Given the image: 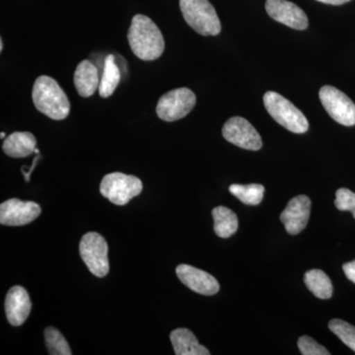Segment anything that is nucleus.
Wrapping results in <instances>:
<instances>
[{"label":"nucleus","instance_id":"nucleus-1","mask_svg":"<svg viewBox=\"0 0 355 355\" xmlns=\"http://www.w3.org/2000/svg\"><path fill=\"white\" fill-rule=\"evenodd\" d=\"M128 44L139 60L151 62L157 60L165 50L162 33L150 18L137 14L132 18L128 33Z\"/></svg>","mask_w":355,"mask_h":355},{"label":"nucleus","instance_id":"nucleus-2","mask_svg":"<svg viewBox=\"0 0 355 355\" xmlns=\"http://www.w3.org/2000/svg\"><path fill=\"white\" fill-rule=\"evenodd\" d=\"M32 98L36 109L51 120L62 121L69 116V97L51 77L42 76L36 79L33 86Z\"/></svg>","mask_w":355,"mask_h":355},{"label":"nucleus","instance_id":"nucleus-3","mask_svg":"<svg viewBox=\"0 0 355 355\" xmlns=\"http://www.w3.org/2000/svg\"><path fill=\"white\" fill-rule=\"evenodd\" d=\"M184 19L202 36H216L221 32V23L209 0H180Z\"/></svg>","mask_w":355,"mask_h":355},{"label":"nucleus","instance_id":"nucleus-4","mask_svg":"<svg viewBox=\"0 0 355 355\" xmlns=\"http://www.w3.org/2000/svg\"><path fill=\"white\" fill-rule=\"evenodd\" d=\"M263 103L268 114L282 127L294 133H304L309 128L302 112L279 93L268 91L263 96Z\"/></svg>","mask_w":355,"mask_h":355},{"label":"nucleus","instance_id":"nucleus-5","mask_svg":"<svg viewBox=\"0 0 355 355\" xmlns=\"http://www.w3.org/2000/svg\"><path fill=\"white\" fill-rule=\"evenodd\" d=\"M144 186L139 178L116 172L103 178L100 191L103 197L116 205H127L130 200L140 195Z\"/></svg>","mask_w":355,"mask_h":355},{"label":"nucleus","instance_id":"nucleus-6","mask_svg":"<svg viewBox=\"0 0 355 355\" xmlns=\"http://www.w3.org/2000/svg\"><path fill=\"white\" fill-rule=\"evenodd\" d=\"M197 97L191 89L183 87L169 91L159 99L156 113L168 123L181 120L195 108Z\"/></svg>","mask_w":355,"mask_h":355},{"label":"nucleus","instance_id":"nucleus-7","mask_svg":"<svg viewBox=\"0 0 355 355\" xmlns=\"http://www.w3.org/2000/svg\"><path fill=\"white\" fill-rule=\"evenodd\" d=\"M81 259L88 270L97 277H104L110 270L108 244L99 233L89 232L79 245Z\"/></svg>","mask_w":355,"mask_h":355},{"label":"nucleus","instance_id":"nucleus-8","mask_svg":"<svg viewBox=\"0 0 355 355\" xmlns=\"http://www.w3.org/2000/svg\"><path fill=\"white\" fill-rule=\"evenodd\" d=\"M320 100L327 113L345 127L355 125V105L345 93L333 86H324L320 89Z\"/></svg>","mask_w":355,"mask_h":355},{"label":"nucleus","instance_id":"nucleus-9","mask_svg":"<svg viewBox=\"0 0 355 355\" xmlns=\"http://www.w3.org/2000/svg\"><path fill=\"white\" fill-rule=\"evenodd\" d=\"M224 139L247 150H260L263 146L261 135L256 128L241 116H233L226 121L222 128Z\"/></svg>","mask_w":355,"mask_h":355},{"label":"nucleus","instance_id":"nucleus-10","mask_svg":"<svg viewBox=\"0 0 355 355\" xmlns=\"http://www.w3.org/2000/svg\"><path fill=\"white\" fill-rule=\"evenodd\" d=\"M42 209L38 203L11 198L0 205V223L6 226H23L36 220Z\"/></svg>","mask_w":355,"mask_h":355},{"label":"nucleus","instance_id":"nucleus-11","mask_svg":"<svg viewBox=\"0 0 355 355\" xmlns=\"http://www.w3.org/2000/svg\"><path fill=\"white\" fill-rule=\"evenodd\" d=\"M266 10L273 20L295 30H305L308 18L304 11L286 0H266Z\"/></svg>","mask_w":355,"mask_h":355},{"label":"nucleus","instance_id":"nucleus-12","mask_svg":"<svg viewBox=\"0 0 355 355\" xmlns=\"http://www.w3.org/2000/svg\"><path fill=\"white\" fill-rule=\"evenodd\" d=\"M177 277L191 289L202 295H214L220 289L216 277L200 268L189 265H180L176 268Z\"/></svg>","mask_w":355,"mask_h":355},{"label":"nucleus","instance_id":"nucleus-13","mask_svg":"<svg viewBox=\"0 0 355 355\" xmlns=\"http://www.w3.org/2000/svg\"><path fill=\"white\" fill-rule=\"evenodd\" d=\"M311 200L306 196H297L287 203L286 209L280 214L287 233L297 235L304 230L309 221Z\"/></svg>","mask_w":355,"mask_h":355},{"label":"nucleus","instance_id":"nucleus-14","mask_svg":"<svg viewBox=\"0 0 355 355\" xmlns=\"http://www.w3.org/2000/svg\"><path fill=\"white\" fill-rule=\"evenodd\" d=\"M32 303L29 294L24 287L13 286L7 293L6 298V312L9 324L19 327L29 317Z\"/></svg>","mask_w":355,"mask_h":355},{"label":"nucleus","instance_id":"nucleus-15","mask_svg":"<svg viewBox=\"0 0 355 355\" xmlns=\"http://www.w3.org/2000/svg\"><path fill=\"white\" fill-rule=\"evenodd\" d=\"M37 139L33 133L16 132L4 139L2 150L10 157L24 158L35 153Z\"/></svg>","mask_w":355,"mask_h":355},{"label":"nucleus","instance_id":"nucleus-16","mask_svg":"<svg viewBox=\"0 0 355 355\" xmlns=\"http://www.w3.org/2000/svg\"><path fill=\"white\" fill-rule=\"evenodd\" d=\"M99 84L97 67L90 60H83L77 65L74 72V85L81 97H91L99 87Z\"/></svg>","mask_w":355,"mask_h":355},{"label":"nucleus","instance_id":"nucleus-17","mask_svg":"<svg viewBox=\"0 0 355 355\" xmlns=\"http://www.w3.org/2000/svg\"><path fill=\"white\" fill-rule=\"evenodd\" d=\"M175 354L177 355H209L207 347L198 343L193 331L188 329H177L170 335Z\"/></svg>","mask_w":355,"mask_h":355},{"label":"nucleus","instance_id":"nucleus-18","mask_svg":"<svg viewBox=\"0 0 355 355\" xmlns=\"http://www.w3.org/2000/svg\"><path fill=\"white\" fill-rule=\"evenodd\" d=\"M212 217L214 220V231L218 237L226 239L237 232L239 221L232 210L225 207H217L212 210Z\"/></svg>","mask_w":355,"mask_h":355},{"label":"nucleus","instance_id":"nucleus-19","mask_svg":"<svg viewBox=\"0 0 355 355\" xmlns=\"http://www.w3.org/2000/svg\"><path fill=\"white\" fill-rule=\"evenodd\" d=\"M121 80V71L113 55L105 58L104 70L99 84V94L102 98L113 95Z\"/></svg>","mask_w":355,"mask_h":355},{"label":"nucleus","instance_id":"nucleus-20","mask_svg":"<svg viewBox=\"0 0 355 355\" xmlns=\"http://www.w3.org/2000/svg\"><path fill=\"white\" fill-rule=\"evenodd\" d=\"M304 282L308 289L318 298L329 299L333 295V284L323 270H308L304 275Z\"/></svg>","mask_w":355,"mask_h":355},{"label":"nucleus","instance_id":"nucleus-21","mask_svg":"<svg viewBox=\"0 0 355 355\" xmlns=\"http://www.w3.org/2000/svg\"><path fill=\"white\" fill-rule=\"evenodd\" d=\"M265 187L260 184H233L229 187V191L240 202L248 205H258L263 200L265 195Z\"/></svg>","mask_w":355,"mask_h":355},{"label":"nucleus","instance_id":"nucleus-22","mask_svg":"<svg viewBox=\"0 0 355 355\" xmlns=\"http://www.w3.org/2000/svg\"><path fill=\"white\" fill-rule=\"evenodd\" d=\"M46 347L51 355H71L69 343L64 336L53 327H49L44 330Z\"/></svg>","mask_w":355,"mask_h":355},{"label":"nucleus","instance_id":"nucleus-23","mask_svg":"<svg viewBox=\"0 0 355 355\" xmlns=\"http://www.w3.org/2000/svg\"><path fill=\"white\" fill-rule=\"evenodd\" d=\"M329 329L355 352V327L340 319L331 320Z\"/></svg>","mask_w":355,"mask_h":355},{"label":"nucleus","instance_id":"nucleus-24","mask_svg":"<svg viewBox=\"0 0 355 355\" xmlns=\"http://www.w3.org/2000/svg\"><path fill=\"white\" fill-rule=\"evenodd\" d=\"M335 205L338 210L352 212L355 218V193L354 191L345 188L336 191Z\"/></svg>","mask_w":355,"mask_h":355},{"label":"nucleus","instance_id":"nucleus-25","mask_svg":"<svg viewBox=\"0 0 355 355\" xmlns=\"http://www.w3.org/2000/svg\"><path fill=\"white\" fill-rule=\"evenodd\" d=\"M298 347L303 355H330V352L323 345L308 336H301L298 340Z\"/></svg>","mask_w":355,"mask_h":355},{"label":"nucleus","instance_id":"nucleus-26","mask_svg":"<svg viewBox=\"0 0 355 355\" xmlns=\"http://www.w3.org/2000/svg\"><path fill=\"white\" fill-rule=\"evenodd\" d=\"M345 277L355 284V261L345 263L343 266Z\"/></svg>","mask_w":355,"mask_h":355},{"label":"nucleus","instance_id":"nucleus-27","mask_svg":"<svg viewBox=\"0 0 355 355\" xmlns=\"http://www.w3.org/2000/svg\"><path fill=\"white\" fill-rule=\"evenodd\" d=\"M317 1L322 2V3L331 4V6H342V4L347 3L350 0H317Z\"/></svg>","mask_w":355,"mask_h":355},{"label":"nucleus","instance_id":"nucleus-28","mask_svg":"<svg viewBox=\"0 0 355 355\" xmlns=\"http://www.w3.org/2000/svg\"><path fill=\"white\" fill-rule=\"evenodd\" d=\"M39 158H40V155L38 154V155H37V157L34 159V163H33L32 167L30 168L29 172L26 173V174H25L26 182L30 181V175H31L33 170H34L35 166H36L37 162H38Z\"/></svg>","mask_w":355,"mask_h":355},{"label":"nucleus","instance_id":"nucleus-29","mask_svg":"<svg viewBox=\"0 0 355 355\" xmlns=\"http://www.w3.org/2000/svg\"><path fill=\"white\" fill-rule=\"evenodd\" d=\"M3 50V42H2V39L0 40V51H2Z\"/></svg>","mask_w":355,"mask_h":355},{"label":"nucleus","instance_id":"nucleus-30","mask_svg":"<svg viewBox=\"0 0 355 355\" xmlns=\"http://www.w3.org/2000/svg\"><path fill=\"white\" fill-rule=\"evenodd\" d=\"M1 137V139H4V137H6V133L1 132V137Z\"/></svg>","mask_w":355,"mask_h":355}]
</instances>
